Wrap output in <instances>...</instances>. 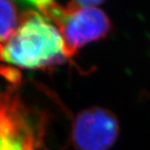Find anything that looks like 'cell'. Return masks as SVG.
Wrapping results in <instances>:
<instances>
[{
	"label": "cell",
	"mask_w": 150,
	"mask_h": 150,
	"mask_svg": "<svg viewBox=\"0 0 150 150\" xmlns=\"http://www.w3.org/2000/svg\"><path fill=\"white\" fill-rule=\"evenodd\" d=\"M67 59L59 30L36 12L24 13L15 32L0 43V60L21 68L50 69Z\"/></svg>",
	"instance_id": "obj_1"
},
{
	"label": "cell",
	"mask_w": 150,
	"mask_h": 150,
	"mask_svg": "<svg viewBox=\"0 0 150 150\" xmlns=\"http://www.w3.org/2000/svg\"><path fill=\"white\" fill-rule=\"evenodd\" d=\"M41 12L59 30L68 58L85 45L107 37L112 28L106 13L95 6H79L72 1L63 7L53 1Z\"/></svg>",
	"instance_id": "obj_2"
},
{
	"label": "cell",
	"mask_w": 150,
	"mask_h": 150,
	"mask_svg": "<svg viewBox=\"0 0 150 150\" xmlns=\"http://www.w3.org/2000/svg\"><path fill=\"white\" fill-rule=\"evenodd\" d=\"M43 121L13 92L0 94V150H38Z\"/></svg>",
	"instance_id": "obj_3"
},
{
	"label": "cell",
	"mask_w": 150,
	"mask_h": 150,
	"mask_svg": "<svg viewBox=\"0 0 150 150\" xmlns=\"http://www.w3.org/2000/svg\"><path fill=\"white\" fill-rule=\"evenodd\" d=\"M117 117L110 110L93 107L76 114L71 140L76 150H108L119 136Z\"/></svg>",
	"instance_id": "obj_4"
},
{
	"label": "cell",
	"mask_w": 150,
	"mask_h": 150,
	"mask_svg": "<svg viewBox=\"0 0 150 150\" xmlns=\"http://www.w3.org/2000/svg\"><path fill=\"white\" fill-rule=\"evenodd\" d=\"M18 22L17 7L12 0H0V43L15 32Z\"/></svg>",
	"instance_id": "obj_5"
},
{
	"label": "cell",
	"mask_w": 150,
	"mask_h": 150,
	"mask_svg": "<svg viewBox=\"0 0 150 150\" xmlns=\"http://www.w3.org/2000/svg\"><path fill=\"white\" fill-rule=\"evenodd\" d=\"M23 1L29 3V4L33 6H36L40 11H42L47 6H49L50 3H52L53 0H23Z\"/></svg>",
	"instance_id": "obj_6"
},
{
	"label": "cell",
	"mask_w": 150,
	"mask_h": 150,
	"mask_svg": "<svg viewBox=\"0 0 150 150\" xmlns=\"http://www.w3.org/2000/svg\"><path fill=\"white\" fill-rule=\"evenodd\" d=\"M105 0H74V3L79 6H94L104 2Z\"/></svg>",
	"instance_id": "obj_7"
}]
</instances>
